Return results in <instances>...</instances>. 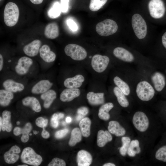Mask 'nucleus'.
I'll return each instance as SVG.
<instances>
[{
    "label": "nucleus",
    "instance_id": "a878e982",
    "mask_svg": "<svg viewBox=\"0 0 166 166\" xmlns=\"http://www.w3.org/2000/svg\"><path fill=\"white\" fill-rule=\"evenodd\" d=\"M59 29L57 24L55 22L48 24L45 27L44 35L47 38L53 39L58 37Z\"/></svg>",
    "mask_w": 166,
    "mask_h": 166
},
{
    "label": "nucleus",
    "instance_id": "20e7f679",
    "mask_svg": "<svg viewBox=\"0 0 166 166\" xmlns=\"http://www.w3.org/2000/svg\"><path fill=\"white\" fill-rule=\"evenodd\" d=\"M118 28L115 21L107 19L98 23L96 25V30L99 35L107 36L115 33Z\"/></svg>",
    "mask_w": 166,
    "mask_h": 166
},
{
    "label": "nucleus",
    "instance_id": "de8ad7c7",
    "mask_svg": "<svg viewBox=\"0 0 166 166\" xmlns=\"http://www.w3.org/2000/svg\"><path fill=\"white\" fill-rule=\"evenodd\" d=\"M42 128L43 130L41 133L42 136L45 139L49 138L50 136L49 132L45 130L44 127L43 128Z\"/></svg>",
    "mask_w": 166,
    "mask_h": 166
},
{
    "label": "nucleus",
    "instance_id": "c9c22d12",
    "mask_svg": "<svg viewBox=\"0 0 166 166\" xmlns=\"http://www.w3.org/2000/svg\"><path fill=\"white\" fill-rule=\"evenodd\" d=\"M61 12L60 4L56 2L54 3L52 7L49 10L48 14L50 18H55L60 15Z\"/></svg>",
    "mask_w": 166,
    "mask_h": 166
},
{
    "label": "nucleus",
    "instance_id": "4d7b16f0",
    "mask_svg": "<svg viewBox=\"0 0 166 166\" xmlns=\"http://www.w3.org/2000/svg\"><path fill=\"white\" fill-rule=\"evenodd\" d=\"M33 133H34V134H35V135L37 134L38 132V131H36V130H34L33 131Z\"/></svg>",
    "mask_w": 166,
    "mask_h": 166
},
{
    "label": "nucleus",
    "instance_id": "ddd939ff",
    "mask_svg": "<svg viewBox=\"0 0 166 166\" xmlns=\"http://www.w3.org/2000/svg\"><path fill=\"white\" fill-rule=\"evenodd\" d=\"M41 44V42L40 40H35L23 47V52L28 57H35L39 52Z\"/></svg>",
    "mask_w": 166,
    "mask_h": 166
},
{
    "label": "nucleus",
    "instance_id": "9d476101",
    "mask_svg": "<svg viewBox=\"0 0 166 166\" xmlns=\"http://www.w3.org/2000/svg\"><path fill=\"white\" fill-rule=\"evenodd\" d=\"M148 7L151 16L155 18L162 17L165 13V6L162 0H151Z\"/></svg>",
    "mask_w": 166,
    "mask_h": 166
},
{
    "label": "nucleus",
    "instance_id": "603ef678",
    "mask_svg": "<svg viewBox=\"0 0 166 166\" xmlns=\"http://www.w3.org/2000/svg\"><path fill=\"white\" fill-rule=\"evenodd\" d=\"M103 166H115V164L111 163H108L105 164L103 165Z\"/></svg>",
    "mask_w": 166,
    "mask_h": 166
},
{
    "label": "nucleus",
    "instance_id": "c756f323",
    "mask_svg": "<svg viewBox=\"0 0 166 166\" xmlns=\"http://www.w3.org/2000/svg\"><path fill=\"white\" fill-rule=\"evenodd\" d=\"M2 130L10 132L12 129V125L11 122V112L8 110H4L2 113Z\"/></svg>",
    "mask_w": 166,
    "mask_h": 166
},
{
    "label": "nucleus",
    "instance_id": "5fc2aeb1",
    "mask_svg": "<svg viewBox=\"0 0 166 166\" xmlns=\"http://www.w3.org/2000/svg\"><path fill=\"white\" fill-rule=\"evenodd\" d=\"M58 118L59 119L63 118L64 117V115L62 113H59L58 115Z\"/></svg>",
    "mask_w": 166,
    "mask_h": 166
},
{
    "label": "nucleus",
    "instance_id": "4c0bfd02",
    "mask_svg": "<svg viewBox=\"0 0 166 166\" xmlns=\"http://www.w3.org/2000/svg\"><path fill=\"white\" fill-rule=\"evenodd\" d=\"M107 0H90L89 8L92 11H97L106 3Z\"/></svg>",
    "mask_w": 166,
    "mask_h": 166
},
{
    "label": "nucleus",
    "instance_id": "49530a36",
    "mask_svg": "<svg viewBox=\"0 0 166 166\" xmlns=\"http://www.w3.org/2000/svg\"><path fill=\"white\" fill-rule=\"evenodd\" d=\"M68 129L65 128L56 132L55 137L57 139H61L65 136L68 133Z\"/></svg>",
    "mask_w": 166,
    "mask_h": 166
},
{
    "label": "nucleus",
    "instance_id": "f704fd0d",
    "mask_svg": "<svg viewBox=\"0 0 166 166\" xmlns=\"http://www.w3.org/2000/svg\"><path fill=\"white\" fill-rule=\"evenodd\" d=\"M82 135L81 130L78 128H73L71 132L70 138L69 142V145L73 146L80 142L82 139Z\"/></svg>",
    "mask_w": 166,
    "mask_h": 166
},
{
    "label": "nucleus",
    "instance_id": "473e14b6",
    "mask_svg": "<svg viewBox=\"0 0 166 166\" xmlns=\"http://www.w3.org/2000/svg\"><path fill=\"white\" fill-rule=\"evenodd\" d=\"M141 151L139 141L136 139L131 140L128 149V155L130 157H134L136 155L139 154Z\"/></svg>",
    "mask_w": 166,
    "mask_h": 166
},
{
    "label": "nucleus",
    "instance_id": "aec40b11",
    "mask_svg": "<svg viewBox=\"0 0 166 166\" xmlns=\"http://www.w3.org/2000/svg\"><path fill=\"white\" fill-rule=\"evenodd\" d=\"M32 128V127L31 123L28 122L22 128L19 127H15L13 130V133L16 136L22 134L21 140L22 142L26 143L29 140V134Z\"/></svg>",
    "mask_w": 166,
    "mask_h": 166
},
{
    "label": "nucleus",
    "instance_id": "c85d7f7f",
    "mask_svg": "<svg viewBox=\"0 0 166 166\" xmlns=\"http://www.w3.org/2000/svg\"><path fill=\"white\" fill-rule=\"evenodd\" d=\"M114 107L113 104L108 102L102 105L100 108L98 117L100 119L104 121H108L110 118L109 111Z\"/></svg>",
    "mask_w": 166,
    "mask_h": 166
},
{
    "label": "nucleus",
    "instance_id": "dca6fc26",
    "mask_svg": "<svg viewBox=\"0 0 166 166\" xmlns=\"http://www.w3.org/2000/svg\"><path fill=\"white\" fill-rule=\"evenodd\" d=\"M151 79L156 91L160 92L163 90L165 85L166 80L162 73L159 72H154L151 75Z\"/></svg>",
    "mask_w": 166,
    "mask_h": 166
},
{
    "label": "nucleus",
    "instance_id": "6e6d98bb",
    "mask_svg": "<svg viewBox=\"0 0 166 166\" xmlns=\"http://www.w3.org/2000/svg\"><path fill=\"white\" fill-rule=\"evenodd\" d=\"M2 118L0 117V131H1V129H2Z\"/></svg>",
    "mask_w": 166,
    "mask_h": 166
},
{
    "label": "nucleus",
    "instance_id": "09e8293b",
    "mask_svg": "<svg viewBox=\"0 0 166 166\" xmlns=\"http://www.w3.org/2000/svg\"><path fill=\"white\" fill-rule=\"evenodd\" d=\"M4 58L2 55L0 54V71L1 72L3 69L4 66Z\"/></svg>",
    "mask_w": 166,
    "mask_h": 166
},
{
    "label": "nucleus",
    "instance_id": "ea45409f",
    "mask_svg": "<svg viewBox=\"0 0 166 166\" xmlns=\"http://www.w3.org/2000/svg\"><path fill=\"white\" fill-rule=\"evenodd\" d=\"M78 115L76 117L77 120H81L84 118L88 113V110L85 107H81L79 108L77 111Z\"/></svg>",
    "mask_w": 166,
    "mask_h": 166
},
{
    "label": "nucleus",
    "instance_id": "a18cd8bd",
    "mask_svg": "<svg viewBox=\"0 0 166 166\" xmlns=\"http://www.w3.org/2000/svg\"><path fill=\"white\" fill-rule=\"evenodd\" d=\"M58 115L54 113L52 116L50 120V124L53 128H57L58 125Z\"/></svg>",
    "mask_w": 166,
    "mask_h": 166
},
{
    "label": "nucleus",
    "instance_id": "c03bdc74",
    "mask_svg": "<svg viewBox=\"0 0 166 166\" xmlns=\"http://www.w3.org/2000/svg\"><path fill=\"white\" fill-rule=\"evenodd\" d=\"M69 0H60V6L62 12H66L69 8Z\"/></svg>",
    "mask_w": 166,
    "mask_h": 166
},
{
    "label": "nucleus",
    "instance_id": "423d86ee",
    "mask_svg": "<svg viewBox=\"0 0 166 166\" xmlns=\"http://www.w3.org/2000/svg\"><path fill=\"white\" fill-rule=\"evenodd\" d=\"M20 159L22 163L34 166H39L42 161V156L30 147H26L23 149Z\"/></svg>",
    "mask_w": 166,
    "mask_h": 166
},
{
    "label": "nucleus",
    "instance_id": "f257e3e1",
    "mask_svg": "<svg viewBox=\"0 0 166 166\" xmlns=\"http://www.w3.org/2000/svg\"><path fill=\"white\" fill-rule=\"evenodd\" d=\"M19 15V8L15 3L10 2L6 5L3 17L5 24L9 27L15 26L17 23Z\"/></svg>",
    "mask_w": 166,
    "mask_h": 166
},
{
    "label": "nucleus",
    "instance_id": "37998d69",
    "mask_svg": "<svg viewBox=\"0 0 166 166\" xmlns=\"http://www.w3.org/2000/svg\"><path fill=\"white\" fill-rule=\"evenodd\" d=\"M67 24L69 29L72 31H76L78 30L77 24L72 19L69 18L66 21Z\"/></svg>",
    "mask_w": 166,
    "mask_h": 166
},
{
    "label": "nucleus",
    "instance_id": "f03ea898",
    "mask_svg": "<svg viewBox=\"0 0 166 166\" xmlns=\"http://www.w3.org/2000/svg\"><path fill=\"white\" fill-rule=\"evenodd\" d=\"M136 92L138 97L144 101L151 100L155 94L154 88L149 82L145 81H141L138 83Z\"/></svg>",
    "mask_w": 166,
    "mask_h": 166
},
{
    "label": "nucleus",
    "instance_id": "412c9836",
    "mask_svg": "<svg viewBox=\"0 0 166 166\" xmlns=\"http://www.w3.org/2000/svg\"><path fill=\"white\" fill-rule=\"evenodd\" d=\"M22 101L24 106L30 107L36 112H39L42 110L40 102L36 98L34 97H26L23 99Z\"/></svg>",
    "mask_w": 166,
    "mask_h": 166
},
{
    "label": "nucleus",
    "instance_id": "0eeeda50",
    "mask_svg": "<svg viewBox=\"0 0 166 166\" xmlns=\"http://www.w3.org/2000/svg\"><path fill=\"white\" fill-rule=\"evenodd\" d=\"M64 52L67 56L76 61H81L85 59L87 52L82 46L75 44H69L64 48Z\"/></svg>",
    "mask_w": 166,
    "mask_h": 166
},
{
    "label": "nucleus",
    "instance_id": "7ed1b4c3",
    "mask_svg": "<svg viewBox=\"0 0 166 166\" xmlns=\"http://www.w3.org/2000/svg\"><path fill=\"white\" fill-rule=\"evenodd\" d=\"M34 61L30 58L23 56L19 58L13 69L17 75L20 76H25L28 75L33 68Z\"/></svg>",
    "mask_w": 166,
    "mask_h": 166
},
{
    "label": "nucleus",
    "instance_id": "6e6552de",
    "mask_svg": "<svg viewBox=\"0 0 166 166\" xmlns=\"http://www.w3.org/2000/svg\"><path fill=\"white\" fill-rule=\"evenodd\" d=\"M132 123L135 128L140 132H144L148 129L149 120L147 115L141 111L136 112L132 118Z\"/></svg>",
    "mask_w": 166,
    "mask_h": 166
},
{
    "label": "nucleus",
    "instance_id": "b1692460",
    "mask_svg": "<svg viewBox=\"0 0 166 166\" xmlns=\"http://www.w3.org/2000/svg\"><path fill=\"white\" fill-rule=\"evenodd\" d=\"M108 131L117 136H121L124 135L126 131L117 121H112L109 123L108 127Z\"/></svg>",
    "mask_w": 166,
    "mask_h": 166
},
{
    "label": "nucleus",
    "instance_id": "5701e85b",
    "mask_svg": "<svg viewBox=\"0 0 166 166\" xmlns=\"http://www.w3.org/2000/svg\"><path fill=\"white\" fill-rule=\"evenodd\" d=\"M103 93H94L90 92L87 94L86 97L89 103L92 105H98L103 104L105 102Z\"/></svg>",
    "mask_w": 166,
    "mask_h": 166
},
{
    "label": "nucleus",
    "instance_id": "8fccbe9b",
    "mask_svg": "<svg viewBox=\"0 0 166 166\" xmlns=\"http://www.w3.org/2000/svg\"><path fill=\"white\" fill-rule=\"evenodd\" d=\"M162 41L164 46L166 49V32L162 36Z\"/></svg>",
    "mask_w": 166,
    "mask_h": 166
},
{
    "label": "nucleus",
    "instance_id": "9b49d317",
    "mask_svg": "<svg viewBox=\"0 0 166 166\" xmlns=\"http://www.w3.org/2000/svg\"><path fill=\"white\" fill-rule=\"evenodd\" d=\"M2 85L3 89L14 93L22 92L25 88V85L23 83L12 78L5 79Z\"/></svg>",
    "mask_w": 166,
    "mask_h": 166
},
{
    "label": "nucleus",
    "instance_id": "79ce46f5",
    "mask_svg": "<svg viewBox=\"0 0 166 166\" xmlns=\"http://www.w3.org/2000/svg\"><path fill=\"white\" fill-rule=\"evenodd\" d=\"M48 120L47 119H45L42 117H39L36 119L35 123L38 127L43 128L47 126L48 124Z\"/></svg>",
    "mask_w": 166,
    "mask_h": 166
},
{
    "label": "nucleus",
    "instance_id": "58836bf2",
    "mask_svg": "<svg viewBox=\"0 0 166 166\" xmlns=\"http://www.w3.org/2000/svg\"><path fill=\"white\" fill-rule=\"evenodd\" d=\"M155 157L158 160L166 162V145L157 150L155 154Z\"/></svg>",
    "mask_w": 166,
    "mask_h": 166
},
{
    "label": "nucleus",
    "instance_id": "72a5a7b5",
    "mask_svg": "<svg viewBox=\"0 0 166 166\" xmlns=\"http://www.w3.org/2000/svg\"><path fill=\"white\" fill-rule=\"evenodd\" d=\"M113 82L126 96H128L130 93V88L128 84L121 78L116 76L113 78Z\"/></svg>",
    "mask_w": 166,
    "mask_h": 166
},
{
    "label": "nucleus",
    "instance_id": "4be33fe9",
    "mask_svg": "<svg viewBox=\"0 0 166 166\" xmlns=\"http://www.w3.org/2000/svg\"><path fill=\"white\" fill-rule=\"evenodd\" d=\"M77 161L78 166H89L92 162V157L88 152L82 150L77 153Z\"/></svg>",
    "mask_w": 166,
    "mask_h": 166
},
{
    "label": "nucleus",
    "instance_id": "cd10ccee",
    "mask_svg": "<svg viewBox=\"0 0 166 166\" xmlns=\"http://www.w3.org/2000/svg\"><path fill=\"white\" fill-rule=\"evenodd\" d=\"M14 93L2 89L0 90V105L3 107L9 105L14 98Z\"/></svg>",
    "mask_w": 166,
    "mask_h": 166
},
{
    "label": "nucleus",
    "instance_id": "e433bc0d",
    "mask_svg": "<svg viewBox=\"0 0 166 166\" xmlns=\"http://www.w3.org/2000/svg\"><path fill=\"white\" fill-rule=\"evenodd\" d=\"M131 141L130 138L128 136H123L122 137V146L119 148V152L121 156H125L127 154Z\"/></svg>",
    "mask_w": 166,
    "mask_h": 166
},
{
    "label": "nucleus",
    "instance_id": "864d4df0",
    "mask_svg": "<svg viewBox=\"0 0 166 166\" xmlns=\"http://www.w3.org/2000/svg\"><path fill=\"white\" fill-rule=\"evenodd\" d=\"M66 121L67 123H69L71 121L72 119L71 117H67L66 118Z\"/></svg>",
    "mask_w": 166,
    "mask_h": 166
},
{
    "label": "nucleus",
    "instance_id": "4468645a",
    "mask_svg": "<svg viewBox=\"0 0 166 166\" xmlns=\"http://www.w3.org/2000/svg\"><path fill=\"white\" fill-rule=\"evenodd\" d=\"M113 54L117 58L124 61L131 62L134 58L133 54L126 49L121 47H117L114 49Z\"/></svg>",
    "mask_w": 166,
    "mask_h": 166
},
{
    "label": "nucleus",
    "instance_id": "13d9d810",
    "mask_svg": "<svg viewBox=\"0 0 166 166\" xmlns=\"http://www.w3.org/2000/svg\"><path fill=\"white\" fill-rule=\"evenodd\" d=\"M18 166H28V165L26 164H22L18 165Z\"/></svg>",
    "mask_w": 166,
    "mask_h": 166
},
{
    "label": "nucleus",
    "instance_id": "1a4fd4ad",
    "mask_svg": "<svg viewBox=\"0 0 166 166\" xmlns=\"http://www.w3.org/2000/svg\"><path fill=\"white\" fill-rule=\"evenodd\" d=\"M110 61L107 56L96 54L92 58L91 64L93 69L97 72L101 73L105 71Z\"/></svg>",
    "mask_w": 166,
    "mask_h": 166
},
{
    "label": "nucleus",
    "instance_id": "3c124183",
    "mask_svg": "<svg viewBox=\"0 0 166 166\" xmlns=\"http://www.w3.org/2000/svg\"><path fill=\"white\" fill-rule=\"evenodd\" d=\"M33 3L35 4H39L42 3L43 0H30Z\"/></svg>",
    "mask_w": 166,
    "mask_h": 166
},
{
    "label": "nucleus",
    "instance_id": "a19ab883",
    "mask_svg": "<svg viewBox=\"0 0 166 166\" xmlns=\"http://www.w3.org/2000/svg\"><path fill=\"white\" fill-rule=\"evenodd\" d=\"M66 163L62 159L55 157L48 164V166H65Z\"/></svg>",
    "mask_w": 166,
    "mask_h": 166
},
{
    "label": "nucleus",
    "instance_id": "bf43d9fd",
    "mask_svg": "<svg viewBox=\"0 0 166 166\" xmlns=\"http://www.w3.org/2000/svg\"><path fill=\"white\" fill-rule=\"evenodd\" d=\"M20 123L19 121H18L16 122V124L17 125H18L20 124Z\"/></svg>",
    "mask_w": 166,
    "mask_h": 166
},
{
    "label": "nucleus",
    "instance_id": "2f4dec72",
    "mask_svg": "<svg viewBox=\"0 0 166 166\" xmlns=\"http://www.w3.org/2000/svg\"><path fill=\"white\" fill-rule=\"evenodd\" d=\"M91 121L88 117H85L80 120L79 125L83 136L89 137L90 134Z\"/></svg>",
    "mask_w": 166,
    "mask_h": 166
},
{
    "label": "nucleus",
    "instance_id": "f8f14e48",
    "mask_svg": "<svg viewBox=\"0 0 166 166\" xmlns=\"http://www.w3.org/2000/svg\"><path fill=\"white\" fill-rule=\"evenodd\" d=\"M53 83L50 80L43 79L37 82L32 87L31 91L34 94H41L51 89Z\"/></svg>",
    "mask_w": 166,
    "mask_h": 166
},
{
    "label": "nucleus",
    "instance_id": "f3484780",
    "mask_svg": "<svg viewBox=\"0 0 166 166\" xmlns=\"http://www.w3.org/2000/svg\"><path fill=\"white\" fill-rule=\"evenodd\" d=\"M80 94V90L78 88H67L61 92L60 98L62 101L69 102L79 97Z\"/></svg>",
    "mask_w": 166,
    "mask_h": 166
},
{
    "label": "nucleus",
    "instance_id": "2eb2a0df",
    "mask_svg": "<svg viewBox=\"0 0 166 166\" xmlns=\"http://www.w3.org/2000/svg\"><path fill=\"white\" fill-rule=\"evenodd\" d=\"M20 152L21 150L18 146L16 145L12 146L8 151L4 153L3 157L5 161L8 164L15 163L19 158L18 154Z\"/></svg>",
    "mask_w": 166,
    "mask_h": 166
},
{
    "label": "nucleus",
    "instance_id": "a211bd4d",
    "mask_svg": "<svg viewBox=\"0 0 166 166\" xmlns=\"http://www.w3.org/2000/svg\"><path fill=\"white\" fill-rule=\"evenodd\" d=\"M39 53L41 58L46 63L52 62L56 59L55 53L51 50L50 47L47 45H44L41 46Z\"/></svg>",
    "mask_w": 166,
    "mask_h": 166
},
{
    "label": "nucleus",
    "instance_id": "bb28decb",
    "mask_svg": "<svg viewBox=\"0 0 166 166\" xmlns=\"http://www.w3.org/2000/svg\"><path fill=\"white\" fill-rule=\"evenodd\" d=\"M112 136L111 133L107 130L98 131L97 138V144L100 147H102L108 142L112 140Z\"/></svg>",
    "mask_w": 166,
    "mask_h": 166
},
{
    "label": "nucleus",
    "instance_id": "052dcab7",
    "mask_svg": "<svg viewBox=\"0 0 166 166\" xmlns=\"http://www.w3.org/2000/svg\"><path fill=\"white\" fill-rule=\"evenodd\" d=\"M29 135H30V136H31L32 135V134H30Z\"/></svg>",
    "mask_w": 166,
    "mask_h": 166
},
{
    "label": "nucleus",
    "instance_id": "39448f33",
    "mask_svg": "<svg viewBox=\"0 0 166 166\" xmlns=\"http://www.w3.org/2000/svg\"><path fill=\"white\" fill-rule=\"evenodd\" d=\"M132 24L134 33L139 39L144 38L147 34V26L145 21L139 14H134L132 18Z\"/></svg>",
    "mask_w": 166,
    "mask_h": 166
},
{
    "label": "nucleus",
    "instance_id": "393cba45",
    "mask_svg": "<svg viewBox=\"0 0 166 166\" xmlns=\"http://www.w3.org/2000/svg\"><path fill=\"white\" fill-rule=\"evenodd\" d=\"M57 97V93L53 89H50L41 94L40 98L43 101V106L45 109L49 108Z\"/></svg>",
    "mask_w": 166,
    "mask_h": 166
},
{
    "label": "nucleus",
    "instance_id": "6ab92c4d",
    "mask_svg": "<svg viewBox=\"0 0 166 166\" xmlns=\"http://www.w3.org/2000/svg\"><path fill=\"white\" fill-rule=\"evenodd\" d=\"M85 81L84 77L81 74H77L73 77L67 78L63 82L66 88H77L80 87Z\"/></svg>",
    "mask_w": 166,
    "mask_h": 166
},
{
    "label": "nucleus",
    "instance_id": "7c9ffc66",
    "mask_svg": "<svg viewBox=\"0 0 166 166\" xmlns=\"http://www.w3.org/2000/svg\"><path fill=\"white\" fill-rule=\"evenodd\" d=\"M113 91L120 105L123 108L128 107L129 103L123 93L117 86L114 88Z\"/></svg>",
    "mask_w": 166,
    "mask_h": 166
}]
</instances>
